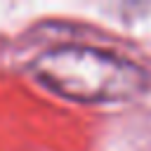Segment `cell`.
<instances>
[{
	"label": "cell",
	"instance_id": "cell-1",
	"mask_svg": "<svg viewBox=\"0 0 151 151\" xmlns=\"http://www.w3.org/2000/svg\"><path fill=\"white\" fill-rule=\"evenodd\" d=\"M31 73L42 87L80 104L127 101L146 90V71L139 64L85 45L42 52L31 64Z\"/></svg>",
	"mask_w": 151,
	"mask_h": 151
}]
</instances>
